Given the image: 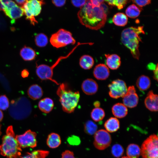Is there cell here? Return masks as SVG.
I'll use <instances>...</instances> for the list:
<instances>
[{
  "mask_svg": "<svg viewBox=\"0 0 158 158\" xmlns=\"http://www.w3.org/2000/svg\"><path fill=\"white\" fill-rule=\"evenodd\" d=\"M94 105L95 108L99 107L100 105V103L98 101H95L94 103Z\"/></svg>",
  "mask_w": 158,
  "mask_h": 158,
  "instance_id": "46",
  "label": "cell"
},
{
  "mask_svg": "<svg viewBox=\"0 0 158 158\" xmlns=\"http://www.w3.org/2000/svg\"><path fill=\"white\" fill-rule=\"evenodd\" d=\"M47 36L44 33H40L37 34L35 37V42L37 46L40 47L46 46L48 43Z\"/></svg>",
  "mask_w": 158,
  "mask_h": 158,
  "instance_id": "32",
  "label": "cell"
},
{
  "mask_svg": "<svg viewBox=\"0 0 158 158\" xmlns=\"http://www.w3.org/2000/svg\"><path fill=\"white\" fill-rule=\"evenodd\" d=\"M49 153L47 151L38 150L30 153L28 152L24 156L21 155L18 158H45Z\"/></svg>",
  "mask_w": 158,
  "mask_h": 158,
  "instance_id": "28",
  "label": "cell"
},
{
  "mask_svg": "<svg viewBox=\"0 0 158 158\" xmlns=\"http://www.w3.org/2000/svg\"><path fill=\"white\" fill-rule=\"evenodd\" d=\"M9 102L8 98L5 95L0 96V109L6 110L9 107Z\"/></svg>",
  "mask_w": 158,
  "mask_h": 158,
  "instance_id": "35",
  "label": "cell"
},
{
  "mask_svg": "<svg viewBox=\"0 0 158 158\" xmlns=\"http://www.w3.org/2000/svg\"><path fill=\"white\" fill-rule=\"evenodd\" d=\"M124 150L122 146L116 144L114 145L111 149V152L115 157L119 158L124 153Z\"/></svg>",
  "mask_w": 158,
  "mask_h": 158,
  "instance_id": "33",
  "label": "cell"
},
{
  "mask_svg": "<svg viewBox=\"0 0 158 158\" xmlns=\"http://www.w3.org/2000/svg\"><path fill=\"white\" fill-rule=\"evenodd\" d=\"M44 4L43 0H27L22 7L26 18L33 25L37 23L35 17L39 15L42 10V6Z\"/></svg>",
  "mask_w": 158,
  "mask_h": 158,
  "instance_id": "8",
  "label": "cell"
},
{
  "mask_svg": "<svg viewBox=\"0 0 158 158\" xmlns=\"http://www.w3.org/2000/svg\"><path fill=\"white\" fill-rule=\"evenodd\" d=\"M56 94L59 97L63 110L68 113L73 112L79 101L80 97L79 92L72 91L66 84L62 83L60 84Z\"/></svg>",
  "mask_w": 158,
  "mask_h": 158,
  "instance_id": "4",
  "label": "cell"
},
{
  "mask_svg": "<svg viewBox=\"0 0 158 158\" xmlns=\"http://www.w3.org/2000/svg\"><path fill=\"white\" fill-rule=\"evenodd\" d=\"M136 85L137 87L140 90H147L151 85V81L150 78L147 76L142 75L138 78Z\"/></svg>",
  "mask_w": 158,
  "mask_h": 158,
  "instance_id": "23",
  "label": "cell"
},
{
  "mask_svg": "<svg viewBox=\"0 0 158 158\" xmlns=\"http://www.w3.org/2000/svg\"><path fill=\"white\" fill-rule=\"evenodd\" d=\"M136 91L133 86H130L127 88L126 94L122 97L123 104L126 107L133 108L137 105L139 97Z\"/></svg>",
  "mask_w": 158,
  "mask_h": 158,
  "instance_id": "12",
  "label": "cell"
},
{
  "mask_svg": "<svg viewBox=\"0 0 158 158\" xmlns=\"http://www.w3.org/2000/svg\"><path fill=\"white\" fill-rule=\"evenodd\" d=\"M111 110L114 115L119 118L125 117L128 112L127 107L123 104L119 103L114 104L112 107Z\"/></svg>",
  "mask_w": 158,
  "mask_h": 158,
  "instance_id": "17",
  "label": "cell"
},
{
  "mask_svg": "<svg viewBox=\"0 0 158 158\" xmlns=\"http://www.w3.org/2000/svg\"><path fill=\"white\" fill-rule=\"evenodd\" d=\"M126 154L129 158H138L141 154V149L138 145L130 144L127 147Z\"/></svg>",
  "mask_w": 158,
  "mask_h": 158,
  "instance_id": "25",
  "label": "cell"
},
{
  "mask_svg": "<svg viewBox=\"0 0 158 158\" xmlns=\"http://www.w3.org/2000/svg\"><path fill=\"white\" fill-rule=\"evenodd\" d=\"M4 12L7 16L13 20L20 18L24 13L23 8L17 4Z\"/></svg>",
  "mask_w": 158,
  "mask_h": 158,
  "instance_id": "20",
  "label": "cell"
},
{
  "mask_svg": "<svg viewBox=\"0 0 158 158\" xmlns=\"http://www.w3.org/2000/svg\"><path fill=\"white\" fill-rule=\"evenodd\" d=\"M61 143L59 135L58 134L52 133L49 134L47 140L48 146L51 148H55L58 147Z\"/></svg>",
  "mask_w": 158,
  "mask_h": 158,
  "instance_id": "22",
  "label": "cell"
},
{
  "mask_svg": "<svg viewBox=\"0 0 158 158\" xmlns=\"http://www.w3.org/2000/svg\"><path fill=\"white\" fill-rule=\"evenodd\" d=\"M36 137V133L29 130L23 134L16 135V138L21 148H33L37 145Z\"/></svg>",
  "mask_w": 158,
  "mask_h": 158,
  "instance_id": "11",
  "label": "cell"
},
{
  "mask_svg": "<svg viewBox=\"0 0 158 158\" xmlns=\"http://www.w3.org/2000/svg\"><path fill=\"white\" fill-rule=\"evenodd\" d=\"M85 44L84 43L78 42L76 45L67 55L59 57L55 62L51 66H49L45 64H41L39 65L37 67L36 69V73L37 75L42 80H49L56 85H59L58 83L53 78V70L54 68L57 65L61 60L68 57L78 46L81 45Z\"/></svg>",
  "mask_w": 158,
  "mask_h": 158,
  "instance_id": "5",
  "label": "cell"
},
{
  "mask_svg": "<svg viewBox=\"0 0 158 158\" xmlns=\"http://www.w3.org/2000/svg\"><path fill=\"white\" fill-rule=\"evenodd\" d=\"M111 142L110 134L105 130H99L95 134L93 144L99 150H105L110 145Z\"/></svg>",
  "mask_w": 158,
  "mask_h": 158,
  "instance_id": "10",
  "label": "cell"
},
{
  "mask_svg": "<svg viewBox=\"0 0 158 158\" xmlns=\"http://www.w3.org/2000/svg\"><path fill=\"white\" fill-rule=\"evenodd\" d=\"M98 88V85L94 80L88 78L85 80L81 85L83 92L86 94L92 95L95 94Z\"/></svg>",
  "mask_w": 158,
  "mask_h": 158,
  "instance_id": "13",
  "label": "cell"
},
{
  "mask_svg": "<svg viewBox=\"0 0 158 158\" xmlns=\"http://www.w3.org/2000/svg\"><path fill=\"white\" fill-rule=\"evenodd\" d=\"M158 97L157 95L154 93L152 90L150 91L145 99L144 103L146 107L152 111H158Z\"/></svg>",
  "mask_w": 158,
  "mask_h": 158,
  "instance_id": "14",
  "label": "cell"
},
{
  "mask_svg": "<svg viewBox=\"0 0 158 158\" xmlns=\"http://www.w3.org/2000/svg\"><path fill=\"white\" fill-rule=\"evenodd\" d=\"M112 20L116 25L124 26L127 24L128 19L127 16L124 13H118L114 15Z\"/></svg>",
  "mask_w": 158,
  "mask_h": 158,
  "instance_id": "27",
  "label": "cell"
},
{
  "mask_svg": "<svg viewBox=\"0 0 158 158\" xmlns=\"http://www.w3.org/2000/svg\"><path fill=\"white\" fill-rule=\"evenodd\" d=\"M21 56L25 61H29L34 59L36 56L35 51L32 48L25 46L21 49Z\"/></svg>",
  "mask_w": 158,
  "mask_h": 158,
  "instance_id": "24",
  "label": "cell"
},
{
  "mask_svg": "<svg viewBox=\"0 0 158 158\" xmlns=\"http://www.w3.org/2000/svg\"><path fill=\"white\" fill-rule=\"evenodd\" d=\"M105 116V113L104 110L99 107L93 109L90 114L91 118L96 122H98L102 120Z\"/></svg>",
  "mask_w": 158,
  "mask_h": 158,
  "instance_id": "30",
  "label": "cell"
},
{
  "mask_svg": "<svg viewBox=\"0 0 158 158\" xmlns=\"http://www.w3.org/2000/svg\"><path fill=\"white\" fill-rule=\"evenodd\" d=\"M132 2L135 3L140 7H142L151 3V1L150 0H132Z\"/></svg>",
  "mask_w": 158,
  "mask_h": 158,
  "instance_id": "37",
  "label": "cell"
},
{
  "mask_svg": "<svg viewBox=\"0 0 158 158\" xmlns=\"http://www.w3.org/2000/svg\"><path fill=\"white\" fill-rule=\"evenodd\" d=\"M3 118V114L2 111L0 109V121Z\"/></svg>",
  "mask_w": 158,
  "mask_h": 158,
  "instance_id": "48",
  "label": "cell"
},
{
  "mask_svg": "<svg viewBox=\"0 0 158 158\" xmlns=\"http://www.w3.org/2000/svg\"><path fill=\"white\" fill-rule=\"evenodd\" d=\"M85 132L92 135L96 133L97 129V126L94 122L91 120H88L85 123L84 126Z\"/></svg>",
  "mask_w": 158,
  "mask_h": 158,
  "instance_id": "31",
  "label": "cell"
},
{
  "mask_svg": "<svg viewBox=\"0 0 158 158\" xmlns=\"http://www.w3.org/2000/svg\"><path fill=\"white\" fill-rule=\"evenodd\" d=\"M121 158H129L127 156H123L121 157Z\"/></svg>",
  "mask_w": 158,
  "mask_h": 158,
  "instance_id": "49",
  "label": "cell"
},
{
  "mask_svg": "<svg viewBox=\"0 0 158 158\" xmlns=\"http://www.w3.org/2000/svg\"><path fill=\"white\" fill-rule=\"evenodd\" d=\"M1 125L0 124V136L1 135Z\"/></svg>",
  "mask_w": 158,
  "mask_h": 158,
  "instance_id": "50",
  "label": "cell"
},
{
  "mask_svg": "<svg viewBox=\"0 0 158 158\" xmlns=\"http://www.w3.org/2000/svg\"><path fill=\"white\" fill-rule=\"evenodd\" d=\"M67 141L69 144L72 145H78L80 142L79 138L74 135L69 137L67 138Z\"/></svg>",
  "mask_w": 158,
  "mask_h": 158,
  "instance_id": "36",
  "label": "cell"
},
{
  "mask_svg": "<svg viewBox=\"0 0 158 158\" xmlns=\"http://www.w3.org/2000/svg\"><path fill=\"white\" fill-rule=\"evenodd\" d=\"M106 64L108 67L112 70H116L121 64V58L116 54H105Z\"/></svg>",
  "mask_w": 158,
  "mask_h": 158,
  "instance_id": "16",
  "label": "cell"
},
{
  "mask_svg": "<svg viewBox=\"0 0 158 158\" xmlns=\"http://www.w3.org/2000/svg\"><path fill=\"white\" fill-rule=\"evenodd\" d=\"M108 87L109 95L114 99L122 97L126 94L128 88L125 82L119 79L112 81L109 84Z\"/></svg>",
  "mask_w": 158,
  "mask_h": 158,
  "instance_id": "9",
  "label": "cell"
},
{
  "mask_svg": "<svg viewBox=\"0 0 158 158\" xmlns=\"http://www.w3.org/2000/svg\"><path fill=\"white\" fill-rule=\"evenodd\" d=\"M158 139L157 135L152 134L143 142L140 149L142 158H158Z\"/></svg>",
  "mask_w": 158,
  "mask_h": 158,
  "instance_id": "7",
  "label": "cell"
},
{
  "mask_svg": "<svg viewBox=\"0 0 158 158\" xmlns=\"http://www.w3.org/2000/svg\"><path fill=\"white\" fill-rule=\"evenodd\" d=\"M153 78L154 79L158 81V65L154 71Z\"/></svg>",
  "mask_w": 158,
  "mask_h": 158,
  "instance_id": "44",
  "label": "cell"
},
{
  "mask_svg": "<svg viewBox=\"0 0 158 158\" xmlns=\"http://www.w3.org/2000/svg\"><path fill=\"white\" fill-rule=\"evenodd\" d=\"M38 106L39 109L42 112L48 113L53 109L54 103L52 99L46 97L41 100L39 102Z\"/></svg>",
  "mask_w": 158,
  "mask_h": 158,
  "instance_id": "18",
  "label": "cell"
},
{
  "mask_svg": "<svg viewBox=\"0 0 158 158\" xmlns=\"http://www.w3.org/2000/svg\"><path fill=\"white\" fill-rule=\"evenodd\" d=\"M29 74L28 71L26 69L23 70L21 73V75L22 77L25 78L27 77Z\"/></svg>",
  "mask_w": 158,
  "mask_h": 158,
  "instance_id": "43",
  "label": "cell"
},
{
  "mask_svg": "<svg viewBox=\"0 0 158 158\" xmlns=\"http://www.w3.org/2000/svg\"><path fill=\"white\" fill-rule=\"evenodd\" d=\"M22 150L15 135L13 127L9 126L6 134L2 138L0 145V152L7 158H18L21 155Z\"/></svg>",
  "mask_w": 158,
  "mask_h": 158,
  "instance_id": "3",
  "label": "cell"
},
{
  "mask_svg": "<svg viewBox=\"0 0 158 158\" xmlns=\"http://www.w3.org/2000/svg\"><path fill=\"white\" fill-rule=\"evenodd\" d=\"M61 155V158H75L73 152L68 150H66L63 152Z\"/></svg>",
  "mask_w": 158,
  "mask_h": 158,
  "instance_id": "39",
  "label": "cell"
},
{
  "mask_svg": "<svg viewBox=\"0 0 158 158\" xmlns=\"http://www.w3.org/2000/svg\"><path fill=\"white\" fill-rule=\"evenodd\" d=\"M91 3L92 5L95 7H99L101 4L104 3V0H91Z\"/></svg>",
  "mask_w": 158,
  "mask_h": 158,
  "instance_id": "41",
  "label": "cell"
},
{
  "mask_svg": "<svg viewBox=\"0 0 158 158\" xmlns=\"http://www.w3.org/2000/svg\"><path fill=\"white\" fill-rule=\"evenodd\" d=\"M4 9V5L1 0H0V11H3Z\"/></svg>",
  "mask_w": 158,
  "mask_h": 158,
  "instance_id": "47",
  "label": "cell"
},
{
  "mask_svg": "<svg viewBox=\"0 0 158 158\" xmlns=\"http://www.w3.org/2000/svg\"><path fill=\"white\" fill-rule=\"evenodd\" d=\"M94 64V60L93 58L89 55H83L80 59V65L84 69L88 70L91 68Z\"/></svg>",
  "mask_w": 158,
  "mask_h": 158,
  "instance_id": "26",
  "label": "cell"
},
{
  "mask_svg": "<svg viewBox=\"0 0 158 158\" xmlns=\"http://www.w3.org/2000/svg\"><path fill=\"white\" fill-rule=\"evenodd\" d=\"M142 9L140 7L137 6L134 4H133L127 7L126 10V13L128 17L134 18L140 15Z\"/></svg>",
  "mask_w": 158,
  "mask_h": 158,
  "instance_id": "29",
  "label": "cell"
},
{
  "mask_svg": "<svg viewBox=\"0 0 158 158\" xmlns=\"http://www.w3.org/2000/svg\"><path fill=\"white\" fill-rule=\"evenodd\" d=\"M94 76L98 80H104L109 77L110 71L108 67L105 65L100 63L97 65L94 69Z\"/></svg>",
  "mask_w": 158,
  "mask_h": 158,
  "instance_id": "15",
  "label": "cell"
},
{
  "mask_svg": "<svg viewBox=\"0 0 158 158\" xmlns=\"http://www.w3.org/2000/svg\"><path fill=\"white\" fill-rule=\"evenodd\" d=\"M50 42L54 47L58 48L76 42L71 32L63 29H60L51 35Z\"/></svg>",
  "mask_w": 158,
  "mask_h": 158,
  "instance_id": "6",
  "label": "cell"
},
{
  "mask_svg": "<svg viewBox=\"0 0 158 158\" xmlns=\"http://www.w3.org/2000/svg\"><path fill=\"white\" fill-rule=\"evenodd\" d=\"M66 1L65 0H54L52 1V2L55 6L61 7L65 4Z\"/></svg>",
  "mask_w": 158,
  "mask_h": 158,
  "instance_id": "40",
  "label": "cell"
},
{
  "mask_svg": "<svg viewBox=\"0 0 158 158\" xmlns=\"http://www.w3.org/2000/svg\"><path fill=\"white\" fill-rule=\"evenodd\" d=\"M104 126L108 132H114L119 128V121L116 118L111 117L105 122Z\"/></svg>",
  "mask_w": 158,
  "mask_h": 158,
  "instance_id": "21",
  "label": "cell"
},
{
  "mask_svg": "<svg viewBox=\"0 0 158 158\" xmlns=\"http://www.w3.org/2000/svg\"><path fill=\"white\" fill-rule=\"evenodd\" d=\"M157 65V63L156 65L153 63H150L148 64V65L147 66V68L148 69L152 70L154 71Z\"/></svg>",
  "mask_w": 158,
  "mask_h": 158,
  "instance_id": "42",
  "label": "cell"
},
{
  "mask_svg": "<svg viewBox=\"0 0 158 158\" xmlns=\"http://www.w3.org/2000/svg\"><path fill=\"white\" fill-rule=\"evenodd\" d=\"M27 0H16L15 1L18 4L22 6V7L26 2Z\"/></svg>",
  "mask_w": 158,
  "mask_h": 158,
  "instance_id": "45",
  "label": "cell"
},
{
  "mask_svg": "<svg viewBox=\"0 0 158 158\" xmlns=\"http://www.w3.org/2000/svg\"><path fill=\"white\" fill-rule=\"evenodd\" d=\"M143 26L131 27L124 29L121 35L122 43L128 49L133 57L138 60L140 56L139 44L142 41L140 35L145 34Z\"/></svg>",
  "mask_w": 158,
  "mask_h": 158,
  "instance_id": "2",
  "label": "cell"
},
{
  "mask_svg": "<svg viewBox=\"0 0 158 158\" xmlns=\"http://www.w3.org/2000/svg\"><path fill=\"white\" fill-rule=\"evenodd\" d=\"M105 1L109 5L115 6L118 9H122L126 4L128 1L126 0H110Z\"/></svg>",
  "mask_w": 158,
  "mask_h": 158,
  "instance_id": "34",
  "label": "cell"
},
{
  "mask_svg": "<svg viewBox=\"0 0 158 158\" xmlns=\"http://www.w3.org/2000/svg\"><path fill=\"white\" fill-rule=\"evenodd\" d=\"M87 0H72L71 3L75 7H83L86 3Z\"/></svg>",
  "mask_w": 158,
  "mask_h": 158,
  "instance_id": "38",
  "label": "cell"
},
{
  "mask_svg": "<svg viewBox=\"0 0 158 158\" xmlns=\"http://www.w3.org/2000/svg\"><path fill=\"white\" fill-rule=\"evenodd\" d=\"M27 93L29 97L33 100L40 98L43 94L42 89L37 84L31 85L28 89Z\"/></svg>",
  "mask_w": 158,
  "mask_h": 158,
  "instance_id": "19",
  "label": "cell"
},
{
  "mask_svg": "<svg viewBox=\"0 0 158 158\" xmlns=\"http://www.w3.org/2000/svg\"><path fill=\"white\" fill-rule=\"evenodd\" d=\"M107 7L103 3L99 7L93 6L90 0H87L77 14L79 22L83 25L92 30L103 27L107 21Z\"/></svg>",
  "mask_w": 158,
  "mask_h": 158,
  "instance_id": "1",
  "label": "cell"
}]
</instances>
